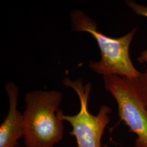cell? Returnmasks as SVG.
Listing matches in <instances>:
<instances>
[{"label":"cell","mask_w":147,"mask_h":147,"mask_svg":"<svg viewBox=\"0 0 147 147\" xmlns=\"http://www.w3.org/2000/svg\"><path fill=\"white\" fill-rule=\"evenodd\" d=\"M63 96L52 90L27 93L23 113L24 139L26 147H55L63 139V121L58 116Z\"/></svg>","instance_id":"cell-2"},{"label":"cell","mask_w":147,"mask_h":147,"mask_svg":"<svg viewBox=\"0 0 147 147\" xmlns=\"http://www.w3.org/2000/svg\"><path fill=\"white\" fill-rule=\"evenodd\" d=\"M63 84L73 89L79 96L80 109L74 116L65 115L62 111L58 112L59 118L67 121L72 127L69 134L76 140V147H101V139L105 129L110 122L112 110L106 105H102L96 115L91 114L88 109L89 95L92 90L90 82L84 84L81 79L73 80L68 77L62 81Z\"/></svg>","instance_id":"cell-3"},{"label":"cell","mask_w":147,"mask_h":147,"mask_svg":"<svg viewBox=\"0 0 147 147\" xmlns=\"http://www.w3.org/2000/svg\"><path fill=\"white\" fill-rule=\"evenodd\" d=\"M125 3L135 14L147 18V6L130 0L125 1ZM137 60L140 64H145L147 65V50L142 51Z\"/></svg>","instance_id":"cell-6"},{"label":"cell","mask_w":147,"mask_h":147,"mask_svg":"<svg viewBox=\"0 0 147 147\" xmlns=\"http://www.w3.org/2000/svg\"><path fill=\"white\" fill-rule=\"evenodd\" d=\"M9 98L8 115L0 126V147H18V141L24 137V117L17 109L19 89L15 84L8 82L5 85Z\"/></svg>","instance_id":"cell-5"},{"label":"cell","mask_w":147,"mask_h":147,"mask_svg":"<svg viewBox=\"0 0 147 147\" xmlns=\"http://www.w3.org/2000/svg\"><path fill=\"white\" fill-rule=\"evenodd\" d=\"M70 16L72 31L90 34L99 47L100 59L90 61L89 68L103 77L116 75L135 80L139 79L142 73L135 67L130 55V47L137 28L121 37L112 38L99 31L94 20L82 11H73Z\"/></svg>","instance_id":"cell-1"},{"label":"cell","mask_w":147,"mask_h":147,"mask_svg":"<svg viewBox=\"0 0 147 147\" xmlns=\"http://www.w3.org/2000/svg\"><path fill=\"white\" fill-rule=\"evenodd\" d=\"M137 80L116 75L103 77L106 90L118 105L120 121L136 135L135 147H147V111Z\"/></svg>","instance_id":"cell-4"},{"label":"cell","mask_w":147,"mask_h":147,"mask_svg":"<svg viewBox=\"0 0 147 147\" xmlns=\"http://www.w3.org/2000/svg\"><path fill=\"white\" fill-rule=\"evenodd\" d=\"M137 81L140 94L147 111V69L141 73Z\"/></svg>","instance_id":"cell-7"},{"label":"cell","mask_w":147,"mask_h":147,"mask_svg":"<svg viewBox=\"0 0 147 147\" xmlns=\"http://www.w3.org/2000/svg\"><path fill=\"white\" fill-rule=\"evenodd\" d=\"M103 147H109V146H107V145H104V146H103Z\"/></svg>","instance_id":"cell-8"}]
</instances>
